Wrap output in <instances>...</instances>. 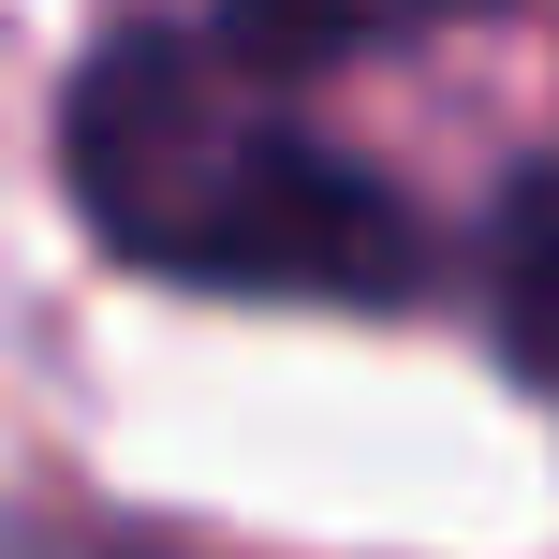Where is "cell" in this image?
Instances as JSON below:
<instances>
[{
	"label": "cell",
	"instance_id": "3",
	"mask_svg": "<svg viewBox=\"0 0 559 559\" xmlns=\"http://www.w3.org/2000/svg\"><path fill=\"white\" fill-rule=\"evenodd\" d=\"M486 309H501V354L559 397V163L515 177L501 236H486Z\"/></svg>",
	"mask_w": 559,
	"mask_h": 559
},
{
	"label": "cell",
	"instance_id": "1",
	"mask_svg": "<svg viewBox=\"0 0 559 559\" xmlns=\"http://www.w3.org/2000/svg\"><path fill=\"white\" fill-rule=\"evenodd\" d=\"M74 206L133 265L206 295L383 309L427 280L413 206L354 177L309 118H280V74L222 59L206 29H118L74 74Z\"/></svg>",
	"mask_w": 559,
	"mask_h": 559
},
{
	"label": "cell",
	"instance_id": "2",
	"mask_svg": "<svg viewBox=\"0 0 559 559\" xmlns=\"http://www.w3.org/2000/svg\"><path fill=\"white\" fill-rule=\"evenodd\" d=\"M442 15H486V0H222L206 45L251 59V74H324V59H368V45H413Z\"/></svg>",
	"mask_w": 559,
	"mask_h": 559
}]
</instances>
